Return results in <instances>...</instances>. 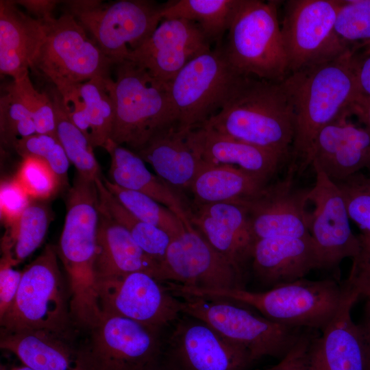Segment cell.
Returning <instances> with one entry per match:
<instances>
[{"mask_svg": "<svg viewBox=\"0 0 370 370\" xmlns=\"http://www.w3.org/2000/svg\"><path fill=\"white\" fill-rule=\"evenodd\" d=\"M314 186L308 200L314 205L308 213V230L318 253L321 269L338 268L346 258H353L359 249V241L350 226L349 218L336 185L314 163Z\"/></svg>", "mask_w": 370, "mask_h": 370, "instance_id": "obj_17", "label": "cell"}, {"mask_svg": "<svg viewBox=\"0 0 370 370\" xmlns=\"http://www.w3.org/2000/svg\"><path fill=\"white\" fill-rule=\"evenodd\" d=\"M295 175L269 183L246 208L255 240L269 238H310L306 206L309 189L295 188Z\"/></svg>", "mask_w": 370, "mask_h": 370, "instance_id": "obj_19", "label": "cell"}, {"mask_svg": "<svg viewBox=\"0 0 370 370\" xmlns=\"http://www.w3.org/2000/svg\"><path fill=\"white\" fill-rule=\"evenodd\" d=\"M354 52L347 51L291 73L282 81L293 105L295 125L288 171L301 174L317 134L352 113L358 97Z\"/></svg>", "mask_w": 370, "mask_h": 370, "instance_id": "obj_1", "label": "cell"}, {"mask_svg": "<svg viewBox=\"0 0 370 370\" xmlns=\"http://www.w3.org/2000/svg\"><path fill=\"white\" fill-rule=\"evenodd\" d=\"M358 236L359 249L352 258V265L345 284L360 297H370V232Z\"/></svg>", "mask_w": 370, "mask_h": 370, "instance_id": "obj_43", "label": "cell"}, {"mask_svg": "<svg viewBox=\"0 0 370 370\" xmlns=\"http://www.w3.org/2000/svg\"><path fill=\"white\" fill-rule=\"evenodd\" d=\"M50 222L47 207L32 201L3 238L2 254L9 255L14 265L31 255L42 243Z\"/></svg>", "mask_w": 370, "mask_h": 370, "instance_id": "obj_34", "label": "cell"}, {"mask_svg": "<svg viewBox=\"0 0 370 370\" xmlns=\"http://www.w3.org/2000/svg\"><path fill=\"white\" fill-rule=\"evenodd\" d=\"M14 149L23 158L33 156L47 162L61 184L66 181L70 161L56 136L36 134L18 140Z\"/></svg>", "mask_w": 370, "mask_h": 370, "instance_id": "obj_39", "label": "cell"}, {"mask_svg": "<svg viewBox=\"0 0 370 370\" xmlns=\"http://www.w3.org/2000/svg\"><path fill=\"white\" fill-rule=\"evenodd\" d=\"M171 239L155 278L202 288H245V275L218 252L190 223Z\"/></svg>", "mask_w": 370, "mask_h": 370, "instance_id": "obj_15", "label": "cell"}, {"mask_svg": "<svg viewBox=\"0 0 370 370\" xmlns=\"http://www.w3.org/2000/svg\"><path fill=\"white\" fill-rule=\"evenodd\" d=\"M364 348L365 370H370V297L365 306L363 318L358 324Z\"/></svg>", "mask_w": 370, "mask_h": 370, "instance_id": "obj_50", "label": "cell"}, {"mask_svg": "<svg viewBox=\"0 0 370 370\" xmlns=\"http://www.w3.org/2000/svg\"><path fill=\"white\" fill-rule=\"evenodd\" d=\"M74 328L57 249L48 245L23 271L14 300L0 317V331L45 330L73 337Z\"/></svg>", "mask_w": 370, "mask_h": 370, "instance_id": "obj_7", "label": "cell"}, {"mask_svg": "<svg viewBox=\"0 0 370 370\" xmlns=\"http://www.w3.org/2000/svg\"><path fill=\"white\" fill-rule=\"evenodd\" d=\"M269 184L260 177L231 165L203 162L190 188L194 204H244Z\"/></svg>", "mask_w": 370, "mask_h": 370, "instance_id": "obj_30", "label": "cell"}, {"mask_svg": "<svg viewBox=\"0 0 370 370\" xmlns=\"http://www.w3.org/2000/svg\"><path fill=\"white\" fill-rule=\"evenodd\" d=\"M16 5H20L31 14L34 18L43 23L53 21L56 18L53 12L60 2L57 0H17L14 1Z\"/></svg>", "mask_w": 370, "mask_h": 370, "instance_id": "obj_49", "label": "cell"}, {"mask_svg": "<svg viewBox=\"0 0 370 370\" xmlns=\"http://www.w3.org/2000/svg\"><path fill=\"white\" fill-rule=\"evenodd\" d=\"M180 295L223 298L248 305L278 324L323 331L336 315L350 292L334 279L305 278L264 291L239 288H202L177 284Z\"/></svg>", "mask_w": 370, "mask_h": 370, "instance_id": "obj_4", "label": "cell"}, {"mask_svg": "<svg viewBox=\"0 0 370 370\" xmlns=\"http://www.w3.org/2000/svg\"><path fill=\"white\" fill-rule=\"evenodd\" d=\"M103 148L110 157V181L123 188L151 197L169 208L184 221L188 219L189 206L173 188L149 171L145 162L137 153L111 139Z\"/></svg>", "mask_w": 370, "mask_h": 370, "instance_id": "obj_29", "label": "cell"}, {"mask_svg": "<svg viewBox=\"0 0 370 370\" xmlns=\"http://www.w3.org/2000/svg\"><path fill=\"white\" fill-rule=\"evenodd\" d=\"M335 184L349 219L361 232H370V175L360 171Z\"/></svg>", "mask_w": 370, "mask_h": 370, "instance_id": "obj_41", "label": "cell"}, {"mask_svg": "<svg viewBox=\"0 0 370 370\" xmlns=\"http://www.w3.org/2000/svg\"><path fill=\"white\" fill-rule=\"evenodd\" d=\"M188 218L212 247L246 275L256 240L244 205L194 204Z\"/></svg>", "mask_w": 370, "mask_h": 370, "instance_id": "obj_21", "label": "cell"}, {"mask_svg": "<svg viewBox=\"0 0 370 370\" xmlns=\"http://www.w3.org/2000/svg\"><path fill=\"white\" fill-rule=\"evenodd\" d=\"M16 179L32 199H45L52 196L61 182L44 160L33 157L23 158Z\"/></svg>", "mask_w": 370, "mask_h": 370, "instance_id": "obj_42", "label": "cell"}, {"mask_svg": "<svg viewBox=\"0 0 370 370\" xmlns=\"http://www.w3.org/2000/svg\"><path fill=\"white\" fill-rule=\"evenodd\" d=\"M319 332L317 330L306 328L280 362L266 370H308L310 349L314 338Z\"/></svg>", "mask_w": 370, "mask_h": 370, "instance_id": "obj_45", "label": "cell"}, {"mask_svg": "<svg viewBox=\"0 0 370 370\" xmlns=\"http://www.w3.org/2000/svg\"><path fill=\"white\" fill-rule=\"evenodd\" d=\"M112 78H94L78 84L90 122V143L92 147H103L110 139L114 103L110 90Z\"/></svg>", "mask_w": 370, "mask_h": 370, "instance_id": "obj_35", "label": "cell"}, {"mask_svg": "<svg viewBox=\"0 0 370 370\" xmlns=\"http://www.w3.org/2000/svg\"><path fill=\"white\" fill-rule=\"evenodd\" d=\"M158 267L159 264L144 252L124 227L99 210L95 261L96 281L136 271L155 277Z\"/></svg>", "mask_w": 370, "mask_h": 370, "instance_id": "obj_26", "label": "cell"}, {"mask_svg": "<svg viewBox=\"0 0 370 370\" xmlns=\"http://www.w3.org/2000/svg\"><path fill=\"white\" fill-rule=\"evenodd\" d=\"M96 294L101 314L125 317L160 330L182 314L180 297L143 271L98 280Z\"/></svg>", "mask_w": 370, "mask_h": 370, "instance_id": "obj_14", "label": "cell"}, {"mask_svg": "<svg viewBox=\"0 0 370 370\" xmlns=\"http://www.w3.org/2000/svg\"><path fill=\"white\" fill-rule=\"evenodd\" d=\"M12 260L2 255L0 262V317L12 304L17 293L23 271L14 269Z\"/></svg>", "mask_w": 370, "mask_h": 370, "instance_id": "obj_46", "label": "cell"}, {"mask_svg": "<svg viewBox=\"0 0 370 370\" xmlns=\"http://www.w3.org/2000/svg\"><path fill=\"white\" fill-rule=\"evenodd\" d=\"M277 8L275 1L244 0L221 44L238 75L280 82L289 75Z\"/></svg>", "mask_w": 370, "mask_h": 370, "instance_id": "obj_6", "label": "cell"}, {"mask_svg": "<svg viewBox=\"0 0 370 370\" xmlns=\"http://www.w3.org/2000/svg\"><path fill=\"white\" fill-rule=\"evenodd\" d=\"M345 114L324 127L308 153L305 168L316 164L334 183L370 169V130Z\"/></svg>", "mask_w": 370, "mask_h": 370, "instance_id": "obj_20", "label": "cell"}, {"mask_svg": "<svg viewBox=\"0 0 370 370\" xmlns=\"http://www.w3.org/2000/svg\"><path fill=\"white\" fill-rule=\"evenodd\" d=\"M202 125L290 162L295 116L282 82L240 75L220 110Z\"/></svg>", "mask_w": 370, "mask_h": 370, "instance_id": "obj_2", "label": "cell"}, {"mask_svg": "<svg viewBox=\"0 0 370 370\" xmlns=\"http://www.w3.org/2000/svg\"><path fill=\"white\" fill-rule=\"evenodd\" d=\"M14 90L30 112L36 133L56 136L55 114L50 97L47 91L35 89L29 73L10 82Z\"/></svg>", "mask_w": 370, "mask_h": 370, "instance_id": "obj_40", "label": "cell"}, {"mask_svg": "<svg viewBox=\"0 0 370 370\" xmlns=\"http://www.w3.org/2000/svg\"><path fill=\"white\" fill-rule=\"evenodd\" d=\"M358 99L370 98V42L354 53Z\"/></svg>", "mask_w": 370, "mask_h": 370, "instance_id": "obj_48", "label": "cell"}, {"mask_svg": "<svg viewBox=\"0 0 370 370\" xmlns=\"http://www.w3.org/2000/svg\"><path fill=\"white\" fill-rule=\"evenodd\" d=\"M0 370H36L27 366L23 365L22 366H12L7 367L1 365Z\"/></svg>", "mask_w": 370, "mask_h": 370, "instance_id": "obj_52", "label": "cell"}, {"mask_svg": "<svg viewBox=\"0 0 370 370\" xmlns=\"http://www.w3.org/2000/svg\"><path fill=\"white\" fill-rule=\"evenodd\" d=\"M99 216L95 180L77 173L68 193L66 214L56 249L68 276L73 321L76 328L84 331L101 316L95 273Z\"/></svg>", "mask_w": 370, "mask_h": 370, "instance_id": "obj_3", "label": "cell"}, {"mask_svg": "<svg viewBox=\"0 0 370 370\" xmlns=\"http://www.w3.org/2000/svg\"><path fill=\"white\" fill-rule=\"evenodd\" d=\"M172 325L162 352L173 370H241L254 360L199 319L182 314Z\"/></svg>", "mask_w": 370, "mask_h": 370, "instance_id": "obj_16", "label": "cell"}, {"mask_svg": "<svg viewBox=\"0 0 370 370\" xmlns=\"http://www.w3.org/2000/svg\"><path fill=\"white\" fill-rule=\"evenodd\" d=\"M210 44L195 23L183 18H164L125 60L140 66L168 85L190 60L211 49Z\"/></svg>", "mask_w": 370, "mask_h": 370, "instance_id": "obj_18", "label": "cell"}, {"mask_svg": "<svg viewBox=\"0 0 370 370\" xmlns=\"http://www.w3.org/2000/svg\"><path fill=\"white\" fill-rule=\"evenodd\" d=\"M182 314L199 319L227 341L243 347L254 360L264 356L282 358L306 328L275 323L233 301L204 296H177Z\"/></svg>", "mask_w": 370, "mask_h": 370, "instance_id": "obj_9", "label": "cell"}, {"mask_svg": "<svg viewBox=\"0 0 370 370\" xmlns=\"http://www.w3.org/2000/svg\"><path fill=\"white\" fill-rule=\"evenodd\" d=\"M74 337L45 330L0 331V347L36 370H79Z\"/></svg>", "mask_w": 370, "mask_h": 370, "instance_id": "obj_27", "label": "cell"}, {"mask_svg": "<svg viewBox=\"0 0 370 370\" xmlns=\"http://www.w3.org/2000/svg\"><path fill=\"white\" fill-rule=\"evenodd\" d=\"M0 131L1 143L12 148L18 140L37 134L30 112L10 83L0 97Z\"/></svg>", "mask_w": 370, "mask_h": 370, "instance_id": "obj_38", "label": "cell"}, {"mask_svg": "<svg viewBox=\"0 0 370 370\" xmlns=\"http://www.w3.org/2000/svg\"><path fill=\"white\" fill-rule=\"evenodd\" d=\"M340 5L341 0L286 1L280 26L289 74L352 51L334 32Z\"/></svg>", "mask_w": 370, "mask_h": 370, "instance_id": "obj_13", "label": "cell"}, {"mask_svg": "<svg viewBox=\"0 0 370 370\" xmlns=\"http://www.w3.org/2000/svg\"><path fill=\"white\" fill-rule=\"evenodd\" d=\"M356 118L370 130V98L357 99L352 108Z\"/></svg>", "mask_w": 370, "mask_h": 370, "instance_id": "obj_51", "label": "cell"}, {"mask_svg": "<svg viewBox=\"0 0 370 370\" xmlns=\"http://www.w3.org/2000/svg\"><path fill=\"white\" fill-rule=\"evenodd\" d=\"M16 177L3 181L0 188L1 217L7 227L12 226L32 202Z\"/></svg>", "mask_w": 370, "mask_h": 370, "instance_id": "obj_44", "label": "cell"}, {"mask_svg": "<svg viewBox=\"0 0 370 370\" xmlns=\"http://www.w3.org/2000/svg\"><path fill=\"white\" fill-rule=\"evenodd\" d=\"M186 136L204 163L234 166L269 182L286 162L274 153L204 125L188 130Z\"/></svg>", "mask_w": 370, "mask_h": 370, "instance_id": "obj_24", "label": "cell"}, {"mask_svg": "<svg viewBox=\"0 0 370 370\" xmlns=\"http://www.w3.org/2000/svg\"><path fill=\"white\" fill-rule=\"evenodd\" d=\"M334 32L347 49L357 51L370 42V0H341Z\"/></svg>", "mask_w": 370, "mask_h": 370, "instance_id": "obj_37", "label": "cell"}, {"mask_svg": "<svg viewBox=\"0 0 370 370\" xmlns=\"http://www.w3.org/2000/svg\"><path fill=\"white\" fill-rule=\"evenodd\" d=\"M46 36L31 69L57 89L110 78L108 58L69 12L45 23Z\"/></svg>", "mask_w": 370, "mask_h": 370, "instance_id": "obj_11", "label": "cell"}, {"mask_svg": "<svg viewBox=\"0 0 370 370\" xmlns=\"http://www.w3.org/2000/svg\"><path fill=\"white\" fill-rule=\"evenodd\" d=\"M110 81L114 119L110 139L136 153L156 134L177 126L168 85L124 60Z\"/></svg>", "mask_w": 370, "mask_h": 370, "instance_id": "obj_5", "label": "cell"}, {"mask_svg": "<svg viewBox=\"0 0 370 370\" xmlns=\"http://www.w3.org/2000/svg\"><path fill=\"white\" fill-rule=\"evenodd\" d=\"M239 76L226 60L221 45L190 60L168 84L177 127L191 130L216 114Z\"/></svg>", "mask_w": 370, "mask_h": 370, "instance_id": "obj_12", "label": "cell"}, {"mask_svg": "<svg viewBox=\"0 0 370 370\" xmlns=\"http://www.w3.org/2000/svg\"><path fill=\"white\" fill-rule=\"evenodd\" d=\"M251 268L262 284L271 288L321 269L317 251L310 238H269L256 241Z\"/></svg>", "mask_w": 370, "mask_h": 370, "instance_id": "obj_22", "label": "cell"}, {"mask_svg": "<svg viewBox=\"0 0 370 370\" xmlns=\"http://www.w3.org/2000/svg\"><path fill=\"white\" fill-rule=\"evenodd\" d=\"M358 298L350 290L336 315L314 338L308 370H365L360 330L352 317V309Z\"/></svg>", "mask_w": 370, "mask_h": 370, "instance_id": "obj_23", "label": "cell"}, {"mask_svg": "<svg viewBox=\"0 0 370 370\" xmlns=\"http://www.w3.org/2000/svg\"><path fill=\"white\" fill-rule=\"evenodd\" d=\"M77 346L79 370H157L160 330L131 319L101 314Z\"/></svg>", "mask_w": 370, "mask_h": 370, "instance_id": "obj_10", "label": "cell"}, {"mask_svg": "<svg viewBox=\"0 0 370 370\" xmlns=\"http://www.w3.org/2000/svg\"><path fill=\"white\" fill-rule=\"evenodd\" d=\"M106 188L132 214L166 232L171 238L180 234L185 223L169 208L143 193L125 189L101 175Z\"/></svg>", "mask_w": 370, "mask_h": 370, "instance_id": "obj_36", "label": "cell"}, {"mask_svg": "<svg viewBox=\"0 0 370 370\" xmlns=\"http://www.w3.org/2000/svg\"><path fill=\"white\" fill-rule=\"evenodd\" d=\"M47 92L54 110L56 136L69 161L78 174L95 180L101 173L88 138L70 119L58 89L52 85Z\"/></svg>", "mask_w": 370, "mask_h": 370, "instance_id": "obj_33", "label": "cell"}, {"mask_svg": "<svg viewBox=\"0 0 370 370\" xmlns=\"http://www.w3.org/2000/svg\"><path fill=\"white\" fill-rule=\"evenodd\" d=\"M69 12L115 64L142 45L162 21L164 3L150 0L64 1Z\"/></svg>", "mask_w": 370, "mask_h": 370, "instance_id": "obj_8", "label": "cell"}, {"mask_svg": "<svg viewBox=\"0 0 370 370\" xmlns=\"http://www.w3.org/2000/svg\"><path fill=\"white\" fill-rule=\"evenodd\" d=\"M58 90L61 94L66 112L73 123L90 141V122L84 100L81 97L78 84L66 86Z\"/></svg>", "mask_w": 370, "mask_h": 370, "instance_id": "obj_47", "label": "cell"}, {"mask_svg": "<svg viewBox=\"0 0 370 370\" xmlns=\"http://www.w3.org/2000/svg\"><path fill=\"white\" fill-rule=\"evenodd\" d=\"M244 0H177L164 3V18H183L197 24L210 43H222L224 34Z\"/></svg>", "mask_w": 370, "mask_h": 370, "instance_id": "obj_31", "label": "cell"}, {"mask_svg": "<svg viewBox=\"0 0 370 370\" xmlns=\"http://www.w3.org/2000/svg\"><path fill=\"white\" fill-rule=\"evenodd\" d=\"M95 183L99 210L124 227L144 252L160 264L171 237L164 231L143 221L128 211L106 188L101 176L95 180Z\"/></svg>", "mask_w": 370, "mask_h": 370, "instance_id": "obj_32", "label": "cell"}, {"mask_svg": "<svg viewBox=\"0 0 370 370\" xmlns=\"http://www.w3.org/2000/svg\"><path fill=\"white\" fill-rule=\"evenodd\" d=\"M46 36V25L21 10L14 1H0V71L13 80L28 73Z\"/></svg>", "mask_w": 370, "mask_h": 370, "instance_id": "obj_25", "label": "cell"}, {"mask_svg": "<svg viewBox=\"0 0 370 370\" xmlns=\"http://www.w3.org/2000/svg\"><path fill=\"white\" fill-rule=\"evenodd\" d=\"M186 132L172 126L154 136L136 153L172 188L189 190L203 161L188 142Z\"/></svg>", "mask_w": 370, "mask_h": 370, "instance_id": "obj_28", "label": "cell"}]
</instances>
